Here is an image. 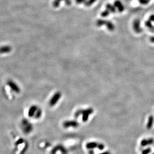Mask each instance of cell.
<instances>
[{
	"label": "cell",
	"instance_id": "cell-1",
	"mask_svg": "<svg viewBox=\"0 0 154 154\" xmlns=\"http://www.w3.org/2000/svg\"><path fill=\"white\" fill-rule=\"evenodd\" d=\"M41 111L36 106H32L28 111V116L31 118L35 116V118L36 119L39 118L41 115Z\"/></svg>",
	"mask_w": 154,
	"mask_h": 154
},
{
	"label": "cell",
	"instance_id": "cell-2",
	"mask_svg": "<svg viewBox=\"0 0 154 154\" xmlns=\"http://www.w3.org/2000/svg\"><path fill=\"white\" fill-rule=\"evenodd\" d=\"M61 97V94L60 92H56V93L54 94V95L51 99L49 104L51 107H53L57 104L58 101L60 100Z\"/></svg>",
	"mask_w": 154,
	"mask_h": 154
},
{
	"label": "cell",
	"instance_id": "cell-4",
	"mask_svg": "<svg viewBox=\"0 0 154 154\" xmlns=\"http://www.w3.org/2000/svg\"><path fill=\"white\" fill-rule=\"evenodd\" d=\"M12 51V48L9 46H3L1 48H0V53L5 54L10 53Z\"/></svg>",
	"mask_w": 154,
	"mask_h": 154
},
{
	"label": "cell",
	"instance_id": "cell-5",
	"mask_svg": "<svg viewBox=\"0 0 154 154\" xmlns=\"http://www.w3.org/2000/svg\"><path fill=\"white\" fill-rule=\"evenodd\" d=\"M76 125H77V124L76 122L74 121H68L67 122H65L64 123V126L66 128L71 127V126L76 127Z\"/></svg>",
	"mask_w": 154,
	"mask_h": 154
},
{
	"label": "cell",
	"instance_id": "cell-3",
	"mask_svg": "<svg viewBox=\"0 0 154 154\" xmlns=\"http://www.w3.org/2000/svg\"><path fill=\"white\" fill-rule=\"evenodd\" d=\"M8 86L10 87V88L14 92H16L17 93H19L20 92V88L18 86V85L14 83L13 81L10 80L7 83Z\"/></svg>",
	"mask_w": 154,
	"mask_h": 154
}]
</instances>
